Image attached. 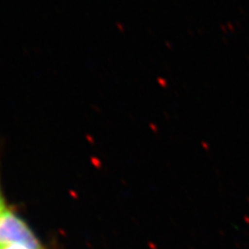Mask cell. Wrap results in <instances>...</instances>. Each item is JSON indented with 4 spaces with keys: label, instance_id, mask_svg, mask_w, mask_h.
Wrapping results in <instances>:
<instances>
[{
    "label": "cell",
    "instance_id": "1",
    "mask_svg": "<svg viewBox=\"0 0 249 249\" xmlns=\"http://www.w3.org/2000/svg\"><path fill=\"white\" fill-rule=\"evenodd\" d=\"M0 244H17L28 249H43L25 222L7 210L0 215Z\"/></svg>",
    "mask_w": 249,
    "mask_h": 249
},
{
    "label": "cell",
    "instance_id": "2",
    "mask_svg": "<svg viewBox=\"0 0 249 249\" xmlns=\"http://www.w3.org/2000/svg\"><path fill=\"white\" fill-rule=\"evenodd\" d=\"M0 249H28L17 244H0Z\"/></svg>",
    "mask_w": 249,
    "mask_h": 249
},
{
    "label": "cell",
    "instance_id": "3",
    "mask_svg": "<svg viewBox=\"0 0 249 249\" xmlns=\"http://www.w3.org/2000/svg\"><path fill=\"white\" fill-rule=\"evenodd\" d=\"M5 211H6V209L4 206V201H3V198L1 196V191H0V215H1Z\"/></svg>",
    "mask_w": 249,
    "mask_h": 249
}]
</instances>
